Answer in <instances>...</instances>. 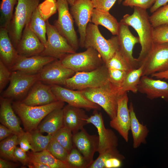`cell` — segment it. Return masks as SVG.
I'll use <instances>...</instances> for the list:
<instances>
[{
  "label": "cell",
  "mask_w": 168,
  "mask_h": 168,
  "mask_svg": "<svg viewBox=\"0 0 168 168\" xmlns=\"http://www.w3.org/2000/svg\"><path fill=\"white\" fill-rule=\"evenodd\" d=\"M147 10L133 7L132 14H126L120 22L132 27L137 32L139 39L141 50L137 58L139 67L146 56L152 49L154 44L153 27L149 20Z\"/></svg>",
  "instance_id": "1"
},
{
  "label": "cell",
  "mask_w": 168,
  "mask_h": 168,
  "mask_svg": "<svg viewBox=\"0 0 168 168\" xmlns=\"http://www.w3.org/2000/svg\"><path fill=\"white\" fill-rule=\"evenodd\" d=\"M64 105V102L58 100L40 106H28L20 101L13 102L12 105L26 131L30 133L36 129L41 121L49 113L55 110L63 108Z\"/></svg>",
  "instance_id": "2"
},
{
  "label": "cell",
  "mask_w": 168,
  "mask_h": 168,
  "mask_svg": "<svg viewBox=\"0 0 168 168\" xmlns=\"http://www.w3.org/2000/svg\"><path fill=\"white\" fill-rule=\"evenodd\" d=\"M79 91L88 100L102 108L110 119L115 117L120 95L118 90L110 81L98 87Z\"/></svg>",
  "instance_id": "3"
},
{
  "label": "cell",
  "mask_w": 168,
  "mask_h": 168,
  "mask_svg": "<svg viewBox=\"0 0 168 168\" xmlns=\"http://www.w3.org/2000/svg\"><path fill=\"white\" fill-rule=\"evenodd\" d=\"M40 0H18L12 20L7 29L12 42L16 49L23 31L28 23Z\"/></svg>",
  "instance_id": "4"
},
{
  "label": "cell",
  "mask_w": 168,
  "mask_h": 168,
  "mask_svg": "<svg viewBox=\"0 0 168 168\" xmlns=\"http://www.w3.org/2000/svg\"><path fill=\"white\" fill-rule=\"evenodd\" d=\"M83 47L95 49L105 63L119 50L118 37L114 35L106 39L100 33L98 26L89 22L86 29Z\"/></svg>",
  "instance_id": "5"
},
{
  "label": "cell",
  "mask_w": 168,
  "mask_h": 168,
  "mask_svg": "<svg viewBox=\"0 0 168 168\" xmlns=\"http://www.w3.org/2000/svg\"><path fill=\"white\" fill-rule=\"evenodd\" d=\"M109 81L108 68L104 63L98 68L88 72H75L66 81V88L80 90L100 87Z\"/></svg>",
  "instance_id": "6"
},
{
  "label": "cell",
  "mask_w": 168,
  "mask_h": 168,
  "mask_svg": "<svg viewBox=\"0 0 168 168\" xmlns=\"http://www.w3.org/2000/svg\"><path fill=\"white\" fill-rule=\"evenodd\" d=\"M85 51L67 54L60 59L63 65L75 72L95 70L104 64L99 53L92 47Z\"/></svg>",
  "instance_id": "7"
},
{
  "label": "cell",
  "mask_w": 168,
  "mask_h": 168,
  "mask_svg": "<svg viewBox=\"0 0 168 168\" xmlns=\"http://www.w3.org/2000/svg\"><path fill=\"white\" fill-rule=\"evenodd\" d=\"M56 1L58 18L54 21V26L76 51L79 47V43L68 2L67 0H56Z\"/></svg>",
  "instance_id": "8"
},
{
  "label": "cell",
  "mask_w": 168,
  "mask_h": 168,
  "mask_svg": "<svg viewBox=\"0 0 168 168\" xmlns=\"http://www.w3.org/2000/svg\"><path fill=\"white\" fill-rule=\"evenodd\" d=\"M47 43L41 55L51 57L60 60L66 55L76 52L67 40L54 25L46 21Z\"/></svg>",
  "instance_id": "9"
},
{
  "label": "cell",
  "mask_w": 168,
  "mask_h": 168,
  "mask_svg": "<svg viewBox=\"0 0 168 168\" xmlns=\"http://www.w3.org/2000/svg\"><path fill=\"white\" fill-rule=\"evenodd\" d=\"M142 76L168 70V43L155 44L142 61Z\"/></svg>",
  "instance_id": "10"
},
{
  "label": "cell",
  "mask_w": 168,
  "mask_h": 168,
  "mask_svg": "<svg viewBox=\"0 0 168 168\" xmlns=\"http://www.w3.org/2000/svg\"><path fill=\"white\" fill-rule=\"evenodd\" d=\"M9 85L2 97L8 99H18L28 93L38 81L37 74H28L18 71H11Z\"/></svg>",
  "instance_id": "11"
},
{
  "label": "cell",
  "mask_w": 168,
  "mask_h": 168,
  "mask_svg": "<svg viewBox=\"0 0 168 168\" xmlns=\"http://www.w3.org/2000/svg\"><path fill=\"white\" fill-rule=\"evenodd\" d=\"M75 73L56 59L44 66L37 75L38 80L44 83L65 86L66 80Z\"/></svg>",
  "instance_id": "12"
},
{
  "label": "cell",
  "mask_w": 168,
  "mask_h": 168,
  "mask_svg": "<svg viewBox=\"0 0 168 168\" xmlns=\"http://www.w3.org/2000/svg\"><path fill=\"white\" fill-rule=\"evenodd\" d=\"M94 8L91 0H77L70 9L78 28L80 36V45L83 48L86 29L90 22Z\"/></svg>",
  "instance_id": "13"
},
{
  "label": "cell",
  "mask_w": 168,
  "mask_h": 168,
  "mask_svg": "<svg viewBox=\"0 0 168 168\" xmlns=\"http://www.w3.org/2000/svg\"><path fill=\"white\" fill-rule=\"evenodd\" d=\"M49 85L58 100L87 110H100L101 109L99 105L86 99L79 90L69 89L57 85Z\"/></svg>",
  "instance_id": "14"
},
{
  "label": "cell",
  "mask_w": 168,
  "mask_h": 168,
  "mask_svg": "<svg viewBox=\"0 0 168 168\" xmlns=\"http://www.w3.org/2000/svg\"><path fill=\"white\" fill-rule=\"evenodd\" d=\"M87 122L93 124L97 129L99 138L97 152L99 154L117 148L118 144V138L112 130L105 128L101 113L94 110L93 115L88 118Z\"/></svg>",
  "instance_id": "15"
},
{
  "label": "cell",
  "mask_w": 168,
  "mask_h": 168,
  "mask_svg": "<svg viewBox=\"0 0 168 168\" xmlns=\"http://www.w3.org/2000/svg\"><path fill=\"white\" fill-rule=\"evenodd\" d=\"M127 92L120 95L118 101L116 116L111 119L110 122V127L116 130L127 142L128 140L131 124Z\"/></svg>",
  "instance_id": "16"
},
{
  "label": "cell",
  "mask_w": 168,
  "mask_h": 168,
  "mask_svg": "<svg viewBox=\"0 0 168 168\" xmlns=\"http://www.w3.org/2000/svg\"><path fill=\"white\" fill-rule=\"evenodd\" d=\"M119 50L133 69L139 67L138 60L133 55V49L135 45L140 43L138 37L133 35L129 29L128 26L119 22L118 33Z\"/></svg>",
  "instance_id": "17"
},
{
  "label": "cell",
  "mask_w": 168,
  "mask_h": 168,
  "mask_svg": "<svg viewBox=\"0 0 168 168\" xmlns=\"http://www.w3.org/2000/svg\"><path fill=\"white\" fill-rule=\"evenodd\" d=\"M29 23L25 27L16 48L19 55L26 57L40 55L45 49V46L31 30Z\"/></svg>",
  "instance_id": "18"
},
{
  "label": "cell",
  "mask_w": 168,
  "mask_h": 168,
  "mask_svg": "<svg viewBox=\"0 0 168 168\" xmlns=\"http://www.w3.org/2000/svg\"><path fill=\"white\" fill-rule=\"evenodd\" d=\"M73 145L87 161L88 167L93 161L95 153L97 152L98 136L89 134L83 128L73 134Z\"/></svg>",
  "instance_id": "19"
},
{
  "label": "cell",
  "mask_w": 168,
  "mask_h": 168,
  "mask_svg": "<svg viewBox=\"0 0 168 168\" xmlns=\"http://www.w3.org/2000/svg\"><path fill=\"white\" fill-rule=\"evenodd\" d=\"M26 98L21 101L30 106L45 105L58 100L51 87L40 81L32 87Z\"/></svg>",
  "instance_id": "20"
},
{
  "label": "cell",
  "mask_w": 168,
  "mask_h": 168,
  "mask_svg": "<svg viewBox=\"0 0 168 168\" xmlns=\"http://www.w3.org/2000/svg\"><path fill=\"white\" fill-rule=\"evenodd\" d=\"M57 59L41 55L29 57L19 55L9 69L11 71H18L28 74L38 73L43 67Z\"/></svg>",
  "instance_id": "21"
},
{
  "label": "cell",
  "mask_w": 168,
  "mask_h": 168,
  "mask_svg": "<svg viewBox=\"0 0 168 168\" xmlns=\"http://www.w3.org/2000/svg\"><path fill=\"white\" fill-rule=\"evenodd\" d=\"M156 79L149 76H142L138 86V92L145 94L151 100L161 98L168 100V83Z\"/></svg>",
  "instance_id": "22"
},
{
  "label": "cell",
  "mask_w": 168,
  "mask_h": 168,
  "mask_svg": "<svg viewBox=\"0 0 168 168\" xmlns=\"http://www.w3.org/2000/svg\"><path fill=\"white\" fill-rule=\"evenodd\" d=\"M63 126L74 134L84 128L88 124L89 117L83 109L68 104L63 108Z\"/></svg>",
  "instance_id": "23"
},
{
  "label": "cell",
  "mask_w": 168,
  "mask_h": 168,
  "mask_svg": "<svg viewBox=\"0 0 168 168\" xmlns=\"http://www.w3.org/2000/svg\"><path fill=\"white\" fill-rule=\"evenodd\" d=\"M0 103V121L1 124L18 136L24 133L9 99L1 96Z\"/></svg>",
  "instance_id": "24"
},
{
  "label": "cell",
  "mask_w": 168,
  "mask_h": 168,
  "mask_svg": "<svg viewBox=\"0 0 168 168\" xmlns=\"http://www.w3.org/2000/svg\"><path fill=\"white\" fill-rule=\"evenodd\" d=\"M19 56L16 49L12 42L7 29L0 27V60L10 69Z\"/></svg>",
  "instance_id": "25"
},
{
  "label": "cell",
  "mask_w": 168,
  "mask_h": 168,
  "mask_svg": "<svg viewBox=\"0 0 168 168\" xmlns=\"http://www.w3.org/2000/svg\"><path fill=\"white\" fill-rule=\"evenodd\" d=\"M63 108L55 110L45 117L38 126V129L41 133L53 135L63 126Z\"/></svg>",
  "instance_id": "26"
},
{
  "label": "cell",
  "mask_w": 168,
  "mask_h": 168,
  "mask_svg": "<svg viewBox=\"0 0 168 168\" xmlns=\"http://www.w3.org/2000/svg\"><path fill=\"white\" fill-rule=\"evenodd\" d=\"M130 117V129L133 138V146L137 148L142 143L146 142V138L149 131L146 125L141 124L136 115L132 102L129 106Z\"/></svg>",
  "instance_id": "27"
},
{
  "label": "cell",
  "mask_w": 168,
  "mask_h": 168,
  "mask_svg": "<svg viewBox=\"0 0 168 168\" xmlns=\"http://www.w3.org/2000/svg\"><path fill=\"white\" fill-rule=\"evenodd\" d=\"M90 22L98 26L101 25L108 29L113 35H117L119 22L109 12L94 9Z\"/></svg>",
  "instance_id": "28"
},
{
  "label": "cell",
  "mask_w": 168,
  "mask_h": 168,
  "mask_svg": "<svg viewBox=\"0 0 168 168\" xmlns=\"http://www.w3.org/2000/svg\"><path fill=\"white\" fill-rule=\"evenodd\" d=\"M29 162H37L49 166L50 168H71L68 163L60 160L53 155L47 149L32 152L28 155Z\"/></svg>",
  "instance_id": "29"
},
{
  "label": "cell",
  "mask_w": 168,
  "mask_h": 168,
  "mask_svg": "<svg viewBox=\"0 0 168 168\" xmlns=\"http://www.w3.org/2000/svg\"><path fill=\"white\" fill-rule=\"evenodd\" d=\"M143 66L133 69L128 72L123 82L118 89L120 95L128 91L136 93L138 92V86L142 76Z\"/></svg>",
  "instance_id": "30"
},
{
  "label": "cell",
  "mask_w": 168,
  "mask_h": 168,
  "mask_svg": "<svg viewBox=\"0 0 168 168\" xmlns=\"http://www.w3.org/2000/svg\"><path fill=\"white\" fill-rule=\"evenodd\" d=\"M47 21L42 16L37 7L33 12L29 23L31 30L38 37L45 47L47 43Z\"/></svg>",
  "instance_id": "31"
},
{
  "label": "cell",
  "mask_w": 168,
  "mask_h": 168,
  "mask_svg": "<svg viewBox=\"0 0 168 168\" xmlns=\"http://www.w3.org/2000/svg\"><path fill=\"white\" fill-rule=\"evenodd\" d=\"M18 0H2L0 4V26L7 29L13 17V9Z\"/></svg>",
  "instance_id": "32"
},
{
  "label": "cell",
  "mask_w": 168,
  "mask_h": 168,
  "mask_svg": "<svg viewBox=\"0 0 168 168\" xmlns=\"http://www.w3.org/2000/svg\"><path fill=\"white\" fill-rule=\"evenodd\" d=\"M18 136L12 134L1 141L0 154L2 157L14 161H16L14 152L17 143Z\"/></svg>",
  "instance_id": "33"
},
{
  "label": "cell",
  "mask_w": 168,
  "mask_h": 168,
  "mask_svg": "<svg viewBox=\"0 0 168 168\" xmlns=\"http://www.w3.org/2000/svg\"><path fill=\"white\" fill-rule=\"evenodd\" d=\"M53 137V135L51 134L42 135L37 129L30 132V142L33 150V152H38L47 149Z\"/></svg>",
  "instance_id": "34"
},
{
  "label": "cell",
  "mask_w": 168,
  "mask_h": 168,
  "mask_svg": "<svg viewBox=\"0 0 168 168\" xmlns=\"http://www.w3.org/2000/svg\"><path fill=\"white\" fill-rule=\"evenodd\" d=\"M53 136L68 153L73 147V133L67 128L63 126L56 132Z\"/></svg>",
  "instance_id": "35"
},
{
  "label": "cell",
  "mask_w": 168,
  "mask_h": 168,
  "mask_svg": "<svg viewBox=\"0 0 168 168\" xmlns=\"http://www.w3.org/2000/svg\"><path fill=\"white\" fill-rule=\"evenodd\" d=\"M116 157L123 160L124 156L121 154L117 148L108 150L103 153L99 154L98 157L90 165L88 168H105V163L108 159Z\"/></svg>",
  "instance_id": "36"
},
{
  "label": "cell",
  "mask_w": 168,
  "mask_h": 168,
  "mask_svg": "<svg viewBox=\"0 0 168 168\" xmlns=\"http://www.w3.org/2000/svg\"><path fill=\"white\" fill-rule=\"evenodd\" d=\"M105 64L108 68L119 69L127 72L134 69L119 50Z\"/></svg>",
  "instance_id": "37"
},
{
  "label": "cell",
  "mask_w": 168,
  "mask_h": 168,
  "mask_svg": "<svg viewBox=\"0 0 168 168\" xmlns=\"http://www.w3.org/2000/svg\"><path fill=\"white\" fill-rule=\"evenodd\" d=\"M150 22L153 28L168 26V4L159 8L149 16Z\"/></svg>",
  "instance_id": "38"
},
{
  "label": "cell",
  "mask_w": 168,
  "mask_h": 168,
  "mask_svg": "<svg viewBox=\"0 0 168 168\" xmlns=\"http://www.w3.org/2000/svg\"><path fill=\"white\" fill-rule=\"evenodd\" d=\"M66 162L71 168H88L89 166L83 156L74 147L68 154Z\"/></svg>",
  "instance_id": "39"
},
{
  "label": "cell",
  "mask_w": 168,
  "mask_h": 168,
  "mask_svg": "<svg viewBox=\"0 0 168 168\" xmlns=\"http://www.w3.org/2000/svg\"><path fill=\"white\" fill-rule=\"evenodd\" d=\"M47 150L58 159L66 162L68 152L53 137L49 142Z\"/></svg>",
  "instance_id": "40"
},
{
  "label": "cell",
  "mask_w": 168,
  "mask_h": 168,
  "mask_svg": "<svg viewBox=\"0 0 168 168\" xmlns=\"http://www.w3.org/2000/svg\"><path fill=\"white\" fill-rule=\"evenodd\" d=\"M109 81L118 91L124 81L128 72L114 69L108 68Z\"/></svg>",
  "instance_id": "41"
},
{
  "label": "cell",
  "mask_w": 168,
  "mask_h": 168,
  "mask_svg": "<svg viewBox=\"0 0 168 168\" xmlns=\"http://www.w3.org/2000/svg\"><path fill=\"white\" fill-rule=\"evenodd\" d=\"M153 41L155 44L168 43V26H160L154 28Z\"/></svg>",
  "instance_id": "42"
},
{
  "label": "cell",
  "mask_w": 168,
  "mask_h": 168,
  "mask_svg": "<svg viewBox=\"0 0 168 168\" xmlns=\"http://www.w3.org/2000/svg\"><path fill=\"white\" fill-rule=\"evenodd\" d=\"M12 72L0 59V92H2L10 80Z\"/></svg>",
  "instance_id": "43"
},
{
  "label": "cell",
  "mask_w": 168,
  "mask_h": 168,
  "mask_svg": "<svg viewBox=\"0 0 168 168\" xmlns=\"http://www.w3.org/2000/svg\"><path fill=\"white\" fill-rule=\"evenodd\" d=\"M156 0H124L122 5L126 7H138L147 10L150 8Z\"/></svg>",
  "instance_id": "44"
},
{
  "label": "cell",
  "mask_w": 168,
  "mask_h": 168,
  "mask_svg": "<svg viewBox=\"0 0 168 168\" xmlns=\"http://www.w3.org/2000/svg\"><path fill=\"white\" fill-rule=\"evenodd\" d=\"M117 0H91L94 9L103 12H109Z\"/></svg>",
  "instance_id": "45"
},
{
  "label": "cell",
  "mask_w": 168,
  "mask_h": 168,
  "mask_svg": "<svg viewBox=\"0 0 168 168\" xmlns=\"http://www.w3.org/2000/svg\"><path fill=\"white\" fill-rule=\"evenodd\" d=\"M17 143L26 152L31 150L33 151V148L31 144L30 133L24 132L18 136Z\"/></svg>",
  "instance_id": "46"
},
{
  "label": "cell",
  "mask_w": 168,
  "mask_h": 168,
  "mask_svg": "<svg viewBox=\"0 0 168 168\" xmlns=\"http://www.w3.org/2000/svg\"><path fill=\"white\" fill-rule=\"evenodd\" d=\"M26 152L21 147H16L14 152V156L16 160L24 164L29 163V158Z\"/></svg>",
  "instance_id": "47"
},
{
  "label": "cell",
  "mask_w": 168,
  "mask_h": 168,
  "mask_svg": "<svg viewBox=\"0 0 168 168\" xmlns=\"http://www.w3.org/2000/svg\"><path fill=\"white\" fill-rule=\"evenodd\" d=\"M123 160L116 157L107 159L105 163V168H118L120 167Z\"/></svg>",
  "instance_id": "48"
},
{
  "label": "cell",
  "mask_w": 168,
  "mask_h": 168,
  "mask_svg": "<svg viewBox=\"0 0 168 168\" xmlns=\"http://www.w3.org/2000/svg\"><path fill=\"white\" fill-rule=\"evenodd\" d=\"M14 134L13 132L2 124L0 125V141Z\"/></svg>",
  "instance_id": "49"
},
{
  "label": "cell",
  "mask_w": 168,
  "mask_h": 168,
  "mask_svg": "<svg viewBox=\"0 0 168 168\" xmlns=\"http://www.w3.org/2000/svg\"><path fill=\"white\" fill-rule=\"evenodd\" d=\"M168 0H156L154 3L150 8V12L153 13L160 7L167 4Z\"/></svg>",
  "instance_id": "50"
},
{
  "label": "cell",
  "mask_w": 168,
  "mask_h": 168,
  "mask_svg": "<svg viewBox=\"0 0 168 168\" xmlns=\"http://www.w3.org/2000/svg\"><path fill=\"white\" fill-rule=\"evenodd\" d=\"M150 76L157 79L168 80V70L162 72L154 73Z\"/></svg>",
  "instance_id": "51"
},
{
  "label": "cell",
  "mask_w": 168,
  "mask_h": 168,
  "mask_svg": "<svg viewBox=\"0 0 168 168\" xmlns=\"http://www.w3.org/2000/svg\"><path fill=\"white\" fill-rule=\"evenodd\" d=\"M28 166L31 168H50L48 166L43 163L37 162H30Z\"/></svg>",
  "instance_id": "52"
},
{
  "label": "cell",
  "mask_w": 168,
  "mask_h": 168,
  "mask_svg": "<svg viewBox=\"0 0 168 168\" xmlns=\"http://www.w3.org/2000/svg\"><path fill=\"white\" fill-rule=\"evenodd\" d=\"M14 167L15 166L13 164L0 158V168H12Z\"/></svg>",
  "instance_id": "53"
},
{
  "label": "cell",
  "mask_w": 168,
  "mask_h": 168,
  "mask_svg": "<svg viewBox=\"0 0 168 168\" xmlns=\"http://www.w3.org/2000/svg\"><path fill=\"white\" fill-rule=\"evenodd\" d=\"M70 6L72 5L77 0H67Z\"/></svg>",
  "instance_id": "54"
},
{
  "label": "cell",
  "mask_w": 168,
  "mask_h": 168,
  "mask_svg": "<svg viewBox=\"0 0 168 168\" xmlns=\"http://www.w3.org/2000/svg\"><path fill=\"white\" fill-rule=\"evenodd\" d=\"M123 0H118V3L119 4H120L123 1Z\"/></svg>",
  "instance_id": "55"
}]
</instances>
